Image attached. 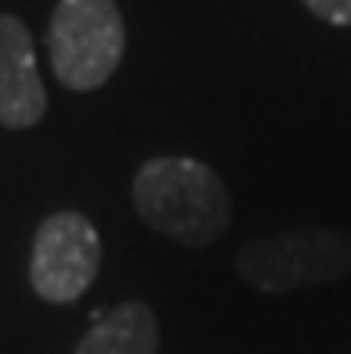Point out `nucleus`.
I'll use <instances>...</instances> for the list:
<instances>
[{"label":"nucleus","instance_id":"3","mask_svg":"<svg viewBox=\"0 0 351 354\" xmlns=\"http://www.w3.org/2000/svg\"><path fill=\"white\" fill-rule=\"evenodd\" d=\"M237 272L258 294H291L334 283L351 272V233L344 229H287L247 240L237 251Z\"/></svg>","mask_w":351,"mask_h":354},{"label":"nucleus","instance_id":"1","mask_svg":"<svg viewBox=\"0 0 351 354\" xmlns=\"http://www.w3.org/2000/svg\"><path fill=\"white\" fill-rule=\"evenodd\" d=\"M133 204L147 229L183 247H208L230 229L222 176L197 158H151L133 176Z\"/></svg>","mask_w":351,"mask_h":354},{"label":"nucleus","instance_id":"6","mask_svg":"<svg viewBox=\"0 0 351 354\" xmlns=\"http://www.w3.org/2000/svg\"><path fill=\"white\" fill-rule=\"evenodd\" d=\"M161 326L143 301H122L111 311H93V326L75 354H158Z\"/></svg>","mask_w":351,"mask_h":354},{"label":"nucleus","instance_id":"5","mask_svg":"<svg viewBox=\"0 0 351 354\" xmlns=\"http://www.w3.org/2000/svg\"><path fill=\"white\" fill-rule=\"evenodd\" d=\"M47 115V90L36 68L33 32L22 18L0 15V126L33 129Z\"/></svg>","mask_w":351,"mask_h":354},{"label":"nucleus","instance_id":"7","mask_svg":"<svg viewBox=\"0 0 351 354\" xmlns=\"http://www.w3.org/2000/svg\"><path fill=\"white\" fill-rule=\"evenodd\" d=\"M301 4L330 26H351V0H301Z\"/></svg>","mask_w":351,"mask_h":354},{"label":"nucleus","instance_id":"2","mask_svg":"<svg viewBox=\"0 0 351 354\" xmlns=\"http://www.w3.org/2000/svg\"><path fill=\"white\" fill-rule=\"evenodd\" d=\"M51 68L65 90H100L126 57V22L115 0H57L47 26Z\"/></svg>","mask_w":351,"mask_h":354},{"label":"nucleus","instance_id":"4","mask_svg":"<svg viewBox=\"0 0 351 354\" xmlns=\"http://www.w3.org/2000/svg\"><path fill=\"white\" fill-rule=\"evenodd\" d=\"M100 233L82 212H54L33 236L29 283L51 304H72L100 272Z\"/></svg>","mask_w":351,"mask_h":354}]
</instances>
